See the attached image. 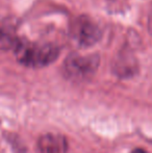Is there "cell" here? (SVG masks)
Returning <instances> with one entry per match:
<instances>
[{
    "label": "cell",
    "mask_w": 152,
    "mask_h": 153,
    "mask_svg": "<svg viewBox=\"0 0 152 153\" xmlns=\"http://www.w3.org/2000/svg\"><path fill=\"white\" fill-rule=\"evenodd\" d=\"M148 27H149V30H150V33L152 36V10H151L150 15H149V18H148Z\"/></svg>",
    "instance_id": "52a82bcc"
},
{
    "label": "cell",
    "mask_w": 152,
    "mask_h": 153,
    "mask_svg": "<svg viewBox=\"0 0 152 153\" xmlns=\"http://www.w3.org/2000/svg\"><path fill=\"white\" fill-rule=\"evenodd\" d=\"M100 64L97 54H71L63 64L66 78L74 82L90 80L95 75Z\"/></svg>",
    "instance_id": "7a4b0ae2"
},
{
    "label": "cell",
    "mask_w": 152,
    "mask_h": 153,
    "mask_svg": "<svg viewBox=\"0 0 152 153\" xmlns=\"http://www.w3.org/2000/svg\"><path fill=\"white\" fill-rule=\"evenodd\" d=\"M19 40L8 28H5L0 20V49H14Z\"/></svg>",
    "instance_id": "8992f818"
},
{
    "label": "cell",
    "mask_w": 152,
    "mask_h": 153,
    "mask_svg": "<svg viewBox=\"0 0 152 153\" xmlns=\"http://www.w3.org/2000/svg\"><path fill=\"white\" fill-rule=\"evenodd\" d=\"M114 72L119 77L127 78L138 72V64L131 54L128 52H121L114 62Z\"/></svg>",
    "instance_id": "5b68a950"
},
{
    "label": "cell",
    "mask_w": 152,
    "mask_h": 153,
    "mask_svg": "<svg viewBox=\"0 0 152 153\" xmlns=\"http://www.w3.org/2000/svg\"><path fill=\"white\" fill-rule=\"evenodd\" d=\"M19 62L29 68H43L55 62L59 50L52 44H39L19 41L14 48Z\"/></svg>",
    "instance_id": "6da1fadb"
},
{
    "label": "cell",
    "mask_w": 152,
    "mask_h": 153,
    "mask_svg": "<svg viewBox=\"0 0 152 153\" xmlns=\"http://www.w3.org/2000/svg\"><path fill=\"white\" fill-rule=\"evenodd\" d=\"M37 153H69V145L63 135L46 133L39 139Z\"/></svg>",
    "instance_id": "277c9868"
},
{
    "label": "cell",
    "mask_w": 152,
    "mask_h": 153,
    "mask_svg": "<svg viewBox=\"0 0 152 153\" xmlns=\"http://www.w3.org/2000/svg\"><path fill=\"white\" fill-rule=\"evenodd\" d=\"M102 32L99 25L89 16H78L70 25V36L72 41L81 48L94 46L101 39Z\"/></svg>",
    "instance_id": "3957f363"
},
{
    "label": "cell",
    "mask_w": 152,
    "mask_h": 153,
    "mask_svg": "<svg viewBox=\"0 0 152 153\" xmlns=\"http://www.w3.org/2000/svg\"><path fill=\"white\" fill-rule=\"evenodd\" d=\"M133 153H146V152H145L144 150H142V149H136Z\"/></svg>",
    "instance_id": "ba28073f"
}]
</instances>
